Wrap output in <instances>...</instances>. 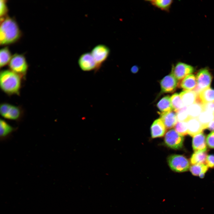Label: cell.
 <instances>
[{"instance_id": "obj_1", "label": "cell", "mask_w": 214, "mask_h": 214, "mask_svg": "<svg viewBox=\"0 0 214 214\" xmlns=\"http://www.w3.org/2000/svg\"><path fill=\"white\" fill-rule=\"evenodd\" d=\"M21 36V32L18 23L14 18L7 16L1 18V45L14 43L19 40Z\"/></svg>"}, {"instance_id": "obj_2", "label": "cell", "mask_w": 214, "mask_h": 214, "mask_svg": "<svg viewBox=\"0 0 214 214\" xmlns=\"http://www.w3.org/2000/svg\"><path fill=\"white\" fill-rule=\"evenodd\" d=\"M22 79L19 75L10 69L2 70L0 73L1 89L8 95H19Z\"/></svg>"}, {"instance_id": "obj_3", "label": "cell", "mask_w": 214, "mask_h": 214, "mask_svg": "<svg viewBox=\"0 0 214 214\" xmlns=\"http://www.w3.org/2000/svg\"><path fill=\"white\" fill-rule=\"evenodd\" d=\"M8 66L10 70L19 75L22 79H25L29 67L23 55L15 54L13 55Z\"/></svg>"}, {"instance_id": "obj_4", "label": "cell", "mask_w": 214, "mask_h": 214, "mask_svg": "<svg viewBox=\"0 0 214 214\" xmlns=\"http://www.w3.org/2000/svg\"><path fill=\"white\" fill-rule=\"evenodd\" d=\"M0 114L4 119L17 122L21 121L23 116L21 107L7 103L1 104Z\"/></svg>"}, {"instance_id": "obj_5", "label": "cell", "mask_w": 214, "mask_h": 214, "mask_svg": "<svg viewBox=\"0 0 214 214\" xmlns=\"http://www.w3.org/2000/svg\"><path fill=\"white\" fill-rule=\"evenodd\" d=\"M168 164L173 171L177 172L187 171L189 169L190 163L184 156L179 155H173L168 158Z\"/></svg>"}, {"instance_id": "obj_6", "label": "cell", "mask_w": 214, "mask_h": 214, "mask_svg": "<svg viewBox=\"0 0 214 214\" xmlns=\"http://www.w3.org/2000/svg\"><path fill=\"white\" fill-rule=\"evenodd\" d=\"M197 86L193 90L197 94L201 90L209 87L212 79V75L206 68L200 69L196 75Z\"/></svg>"}, {"instance_id": "obj_7", "label": "cell", "mask_w": 214, "mask_h": 214, "mask_svg": "<svg viewBox=\"0 0 214 214\" xmlns=\"http://www.w3.org/2000/svg\"><path fill=\"white\" fill-rule=\"evenodd\" d=\"M184 139L183 136L178 133L174 129H172L166 133L164 141L168 147L173 149L178 150L182 148Z\"/></svg>"}, {"instance_id": "obj_8", "label": "cell", "mask_w": 214, "mask_h": 214, "mask_svg": "<svg viewBox=\"0 0 214 214\" xmlns=\"http://www.w3.org/2000/svg\"><path fill=\"white\" fill-rule=\"evenodd\" d=\"M110 53L109 48L104 45H98L93 48L91 53L96 64V71L100 69L102 64L107 59Z\"/></svg>"}, {"instance_id": "obj_9", "label": "cell", "mask_w": 214, "mask_h": 214, "mask_svg": "<svg viewBox=\"0 0 214 214\" xmlns=\"http://www.w3.org/2000/svg\"><path fill=\"white\" fill-rule=\"evenodd\" d=\"M171 73L177 80H182L187 75L195 71L192 66L181 62H179L172 66Z\"/></svg>"}, {"instance_id": "obj_10", "label": "cell", "mask_w": 214, "mask_h": 214, "mask_svg": "<svg viewBox=\"0 0 214 214\" xmlns=\"http://www.w3.org/2000/svg\"><path fill=\"white\" fill-rule=\"evenodd\" d=\"M78 62L80 67L83 71L96 70V64L91 53L86 52L82 54L79 57Z\"/></svg>"}, {"instance_id": "obj_11", "label": "cell", "mask_w": 214, "mask_h": 214, "mask_svg": "<svg viewBox=\"0 0 214 214\" xmlns=\"http://www.w3.org/2000/svg\"><path fill=\"white\" fill-rule=\"evenodd\" d=\"M177 80L171 73L166 76L160 81L162 92L167 93L174 92L178 84Z\"/></svg>"}, {"instance_id": "obj_12", "label": "cell", "mask_w": 214, "mask_h": 214, "mask_svg": "<svg viewBox=\"0 0 214 214\" xmlns=\"http://www.w3.org/2000/svg\"><path fill=\"white\" fill-rule=\"evenodd\" d=\"M0 140L1 141L10 139L12 137L13 133L18 129L1 119H0Z\"/></svg>"}, {"instance_id": "obj_13", "label": "cell", "mask_w": 214, "mask_h": 214, "mask_svg": "<svg viewBox=\"0 0 214 214\" xmlns=\"http://www.w3.org/2000/svg\"><path fill=\"white\" fill-rule=\"evenodd\" d=\"M206 139L205 135L203 132L193 136L192 147L194 152L207 151Z\"/></svg>"}, {"instance_id": "obj_14", "label": "cell", "mask_w": 214, "mask_h": 214, "mask_svg": "<svg viewBox=\"0 0 214 214\" xmlns=\"http://www.w3.org/2000/svg\"><path fill=\"white\" fill-rule=\"evenodd\" d=\"M160 119L166 128L170 129L175 126L177 122L176 113L173 111L161 112Z\"/></svg>"}, {"instance_id": "obj_15", "label": "cell", "mask_w": 214, "mask_h": 214, "mask_svg": "<svg viewBox=\"0 0 214 214\" xmlns=\"http://www.w3.org/2000/svg\"><path fill=\"white\" fill-rule=\"evenodd\" d=\"M197 94L196 102L203 104L214 102V89L210 87L202 90Z\"/></svg>"}, {"instance_id": "obj_16", "label": "cell", "mask_w": 214, "mask_h": 214, "mask_svg": "<svg viewBox=\"0 0 214 214\" xmlns=\"http://www.w3.org/2000/svg\"><path fill=\"white\" fill-rule=\"evenodd\" d=\"M188 134L192 137L203 132V127L197 118H190L187 122Z\"/></svg>"}, {"instance_id": "obj_17", "label": "cell", "mask_w": 214, "mask_h": 214, "mask_svg": "<svg viewBox=\"0 0 214 214\" xmlns=\"http://www.w3.org/2000/svg\"><path fill=\"white\" fill-rule=\"evenodd\" d=\"M166 130V128L160 119H156L151 127V133L152 138L163 136Z\"/></svg>"}, {"instance_id": "obj_18", "label": "cell", "mask_w": 214, "mask_h": 214, "mask_svg": "<svg viewBox=\"0 0 214 214\" xmlns=\"http://www.w3.org/2000/svg\"><path fill=\"white\" fill-rule=\"evenodd\" d=\"M179 86L184 91L193 90L197 86L196 77L193 74L187 75L181 80Z\"/></svg>"}, {"instance_id": "obj_19", "label": "cell", "mask_w": 214, "mask_h": 214, "mask_svg": "<svg viewBox=\"0 0 214 214\" xmlns=\"http://www.w3.org/2000/svg\"><path fill=\"white\" fill-rule=\"evenodd\" d=\"M180 97L185 106H188L196 103L197 94L193 90L184 91L179 94Z\"/></svg>"}, {"instance_id": "obj_20", "label": "cell", "mask_w": 214, "mask_h": 214, "mask_svg": "<svg viewBox=\"0 0 214 214\" xmlns=\"http://www.w3.org/2000/svg\"><path fill=\"white\" fill-rule=\"evenodd\" d=\"M157 107L161 112L172 111L173 108L171 102V97L167 95L163 97L158 103Z\"/></svg>"}, {"instance_id": "obj_21", "label": "cell", "mask_w": 214, "mask_h": 214, "mask_svg": "<svg viewBox=\"0 0 214 214\" xmlns=\"http://www.w3.org/2000/svg\"><path fill=\"white\" fill-rule=\"evenodd\" d=\"M207 154L206 152H195L190 158V163L192 165L197 164H206Z\"/></svg>"}, {"instance_id": "obj_22", "label": "cell", "mask_w": 214, "mask_h": 214, "mask_svg": "<svg viewBox=\"0 0 214 214\" xmlns=\"http://www.w3.org/2000/svg\"><path fill=\"white\" fill-rule=\"evenodd\" d=\"M154 7L162 10L169 12L173 3L172 0H147Z\"/></svg>"}, {"instance_id": "obj_23", "label": "cell", "mask_w": 214, "mask_h": 214, "mask_svg": "<svg viewBox=\"0 0 214 214\" xmlns=\"http://www.w3.org/2000/svg\"><path fill=\"white\" fill-rule=\"evenodd\" d=\"M12 55L7 47L1 48L0 51V67H2L9 64Z\"/></svg>"}, {"instance_id": "obj_24", "label": "cell", "mask_w": 214, "mask_h": 214, "mask_svg": "<svg viewBox=\"0 0 214 214\" xmlns=\"http://www.w3.org/2000/svg\"><path fill=\"white\" fill-rule=\"evenodd\" d=\"M197 118L204 130L207 129L209 123L214 120V114L210 112L203 111L200 114Z\"/></svg>"}, {"instance_id": "obj_25", "label": "cell", "mask_w": 214, "mask_h": 214, "mask_svg": "<svg viewBox=\"0 0 214 214\" xmlns=\"http://www.w3.org/2000/svg\"><path fill=\"white\" fill-rule=\"evenodd\" d=\"M187 110L190 118H197L203 111L202 104L196 102L188 106Z\"/></svg>"}, {"instance_id": "obj_26", "label": "cell", "mask_w": 214, "mask_h": 214, "mask_svg": "<svg viewBox=\"0 0 214 214\" xmlns=\"http://www.w3.org/2000/svg\"><path fill=\"white\" fill-rule=\"evenodd\" d=\"M171 100L173 110L176 113L185 106L179 94L177 93H174L172 95L171 97Z\"/></svg>"}, {"instance_id": "obj_27", "label": "cell", "mask_w": 214, "mask_h": 214, "mask_svg": "<svg viewBox=\"0 0 214 214\" xmlns=\"http://www.w3.org/2000/svg\"><path fill=\"white\" fill-rule=\"evenodd\" d=\"M208 168V167L205 164H197L192 165L190 166L189 169L193 175L198 176L202 173H205Z\"/></svg>"}, {"instance_id": "obj_28", "label": "cell", "mask_w": 214, "mask_h": 214, "mask_svg": "<svg viewBox=\"0 0 214 214\" xmlns=\"http://www.w3.org/2000/svg\"><path fill=\"white\" fill-rule=\"evenodd\" d=\"M187 106H185L176 113L177 120L180 122H187L190 118L189 116Z\"/></svg>"}, {"instance_id": "obj_29", "label": "cell", "mask_w": 214, "mask_h": 214, "mask_svg": "<svg viewBox=\"0 0 214 214\" xmlns=\"http://www.w3.org/2000/svg\"><path fill=\"white\" fill-rule=\"evenodd\" d=\"M175 130L179 134L184 136L187 135L188 127L187 122L178 121L174 126Z\"/></svg>"}, {"instance_id": "obj_30", "label": "cell", "mask_w": 214, "mask_h": 214, "mask_svg": "<svg viewBox=\"0 0 214 214\" xmlns=\"http://www.w3.org/2000/svg\"><path fill=\"white\" fill-rule=\"evenodd\" d=\"M7 1L0 0V16L1 18L6 16L8 12V8L7 4Z\"/></svg>"}, {"instance_id": "obj_31", "label": "cell", "mask_w": 214, "mask_h": 214, "mask_svg": "<svg viewBox=\"0 0 214 214\" xmlns=\"http://www.w3.org/2000/svg\"><path fill=\"white\" fill-rule=\"evenodd\" d=\"M206 141L209 148L214 149V131L211 132L207 135Z\"/></svg>"}, {"instance_id": "obj_32", "label": "cell", "mask_w": 214, "mask_h": 214, "mask_svg": "<svg viewBox=\"0 0 214 214\" xmlns=\"http://www.w3.org/2000/svg\"><path fill=\"white\" fill-rule=\"evenodd\" d=\"M203 111L210 112L214 114V102L202 104Z\"/></svg>"}, {"instance_id": "obj_33", "label": "cell", "mask_w": 214, "mask_h": 214, "mask_svg": "<svg viewBox=\"0 0 214 214\" xmlns=\"http://www.w3.org/2000/svg\"><path fill=\"white\" fill-rule=\"evenodd\" d=\"M206 164L210 168L214 167V155H208L206 158Z\"/></svg>"}, {"instance_id": "obj_34", "label": "cell", "mask_w": 214, "mask_h": 214, "mask_svg": "<svg viewBox=\"0 0 214 214\" xmlns=\"http://www.w3.org/2000/svg\"><path fill=\"white\" fill-rule=\"evenodd\" d=\"M207 129L210 131H214V120L209 123L208 125Z\"/></svg>"}, {"instance_id": "obj_35", "label": "cell", "mask_w": 214, "mask_h": 214, "mask_svg": "<svg viewBox=\"0 0 214 214\" xmlns=\"http://www.w3.org/2000/svg\"><path fill=\"white\" fill-rule=\"evenodd\" d=\"M139 70L138 67L136 65H135L132 67L131 71L133 73H136L138 72Z\"/></svg>"}, {"instance_id": "obj_36", "label": "cell", "mask_w": 214, "mask_h": 214, "mask_svg": "<svg viewBox=\"0 0 214 214\" xmlns=\"http://www.w3.org/2000/svg\"><path fill=\"white\" fill-rule=\"evenodd\" d=\"M204 175H205V173H202L200 174L199 176L200 178H204Z\"/></svg>"}]
</instances>
